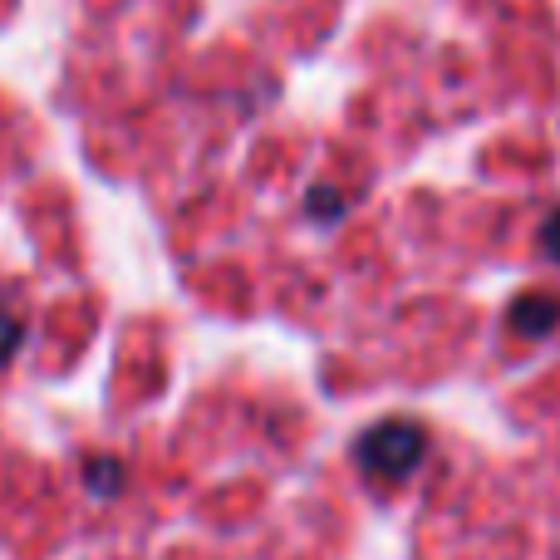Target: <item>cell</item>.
<instances>
[{"label": "cell", "instance_id": "cell-2", "mask_svg": "<svg viewBox=\"0 0 560 560\" xmlns=\"http://www.w3.org/2000/svg\"><path fill=\"white\" fill-rule=\"evenodd\" d=\"M560 319V300L551 295H526V300H516L512 305V329L516 335H551V325Z\"/></svg>", "mask_w": 560, "mask_h": 560}, {"label": "cell", "instance_id": "cell-3", "mask_svg": "<svg viewBox=\"0 0 560 560\" xmlns=\"http://www.w3.org/2000/svg\"><path fill=\"white\" fill-rule=\"evenodd\" d=\"M84 482H89V492L94 497H114L118 482H124V467L108 463V457H94V463L84 467Z\"/></svg>", "mask_w": 560, "mask_h": 560}, {"label": "cell", "instance_id": "cell-4", "mask_svg": "<svg viewBox=\"0 0 560 560\" xmlns=\"http://www.w3.org/2000/svg\"><path fill=\"white\" fill-rule=\"evenodd\" d=\"M20 339H25V329H20V319L0 310V364H10V359H15Z\"/></svg>", "mask_w": 560, "mask_h": 560}, {"label": "cell", "instance_id": "cell-5", "mask_svg": "<svg viewBox=\"0 0 560 560\" xmlns=\"http://www.w3.org/2000/svg\"><path fill=\"white\" fill-rule=\"evenodd\" d=\"M541 242H546V252H551V256H556V261H560V212L551 217V222H546V232H541Z\"/></svg>", "mask_w": 560, "mask_h": 560}, {"label": "cell", "instance_id": "cell-1", "mask_svg": "<svg viewBox=\"0 0 560 560\" xmlns=\"http://www.w3.org/2000/svg\"><path fill=\"white\" fill-rule=\"evenodd\" d=\"M428 453V438L418 423L408 418H388V423H374L364 438L354 443V457L369 477H384V482H404Z\"/></svg>", "mask_w": 560, "mask_h": 560}]
</instances>
